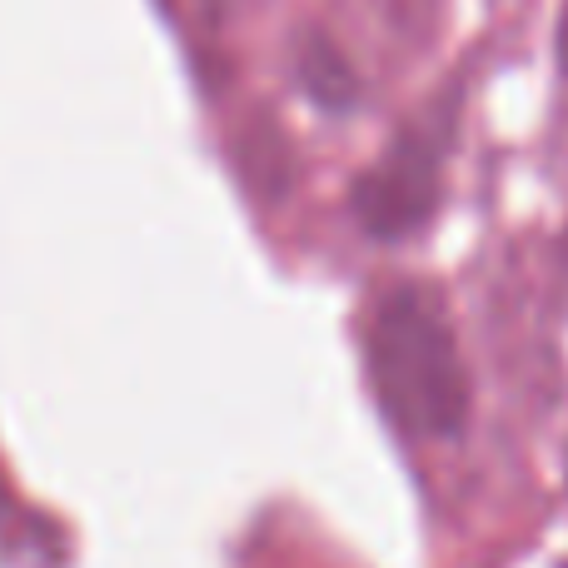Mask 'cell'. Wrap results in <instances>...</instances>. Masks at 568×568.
<instances>
[{
	"instance_id": "cell-3",
	"label": "cell",
	"mask_w": 568,
	"mask_h": 568,
	"mask_svg": "<svg viewBox=\"0 0 568 568\" xmlns=\"http://www.w3.org/2000/svg\"><path fill=\"white\" fill-rule=\"evenodd\" d=\"M559 65L568 70V0H564V16H559Z\"/></svg>"
},
{
	"instance_id": "cell-1",
	"label": "cell",
	"mask_w": 568,
	"mask_h": 568,
	"mask_svg": "<svg viewBox=\"0 0 568 568\" xmlns=\"http://www.w3.org/2000/svg\"><path fill=\"white\" fill-rule=\"evenodd\" d=\"M369 379L404 434L454 439L469 419V369L444 304L419 284H399L369 320Z\"/></svg>"
},
{
	"instance_id": "cell-2",
	"label": "cell",
	"mask_w": 568,
	"mask_h": 568,
	"mask_svg": "<svg viewBox=\"0 0 568 568\" xmlns=\"http://www.w3.org/2000/svg\"><path fill=\"white\" fill-rule=\"evenodd\" d=\"M439 145L429 135H404L369 175L354 185V210H359L364 230L379 240H399L419 230L439 205Z\"/></svg>"
}]
</instances>
